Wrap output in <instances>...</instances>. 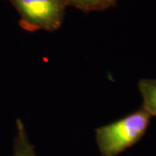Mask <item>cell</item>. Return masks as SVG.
<instances>
[{
  "instance_id": "obj_4",
  "label": "cell",
  "mask_w": 156,
  "mask_h": 156,
  "mask_svg": "<svg viewBox=\"0 0 156 156\" xmlns=\"http://www.w3.org/2000/svg\"><path fill=\"white\" fill-rule=\"evenodd\" d=\"M13 156H37L33 145L27 136L24 125L19 119L17 121V135L14 140Z\"/></svg>"
},
{
  "instance_id": "obj_2",
  "label": "cell",
  "mask_w": 156,
  "mask_h": 156,
  "mask_svg": "<svg viewBox=\"0 0 156 156\" xmlns=\"http://www.w3.org/2000/svg\"><path fill=\"white\" fill-rule=\"evenodd\" d=\"M20 17V26L27 31L52 32L61 27L68 6L63 0H8Z\"/></svg>"
},
{
  "instance_id": "obj_5",
  "label": "cell",
  "mask_w": 156,
  "mask_h": 156,
  "mask_svg": "<svg viewBox=\"0 0 156 156\" xmlns=\"http://www.w3.org/2000/svg\"><path fill=\"white\" fill-rule=\"evenodd\" d=\"M67 6H72L84 12L105 11L116 5L118 0H63Z\"/></svg>"
},
{
  "instance_id": "obj_1",
  "label": "cell",
  "mask_w": 156,
  "mask_h": 156,
  "mask_svg": "<svg viewBox=\"0 0 156 156\" xmlns=\"http://www.w3.org/2000/svg\"><path fill=\"white\" fill-rule=\"evenodd\" d=\"M151 115L142 108L115 122L95 130V140L101 156H116L137 143L145 134Z\"/></svg>"
},
{
  "instance_id": "obj_3",
  "label": "cell",
  "mask_w": 156,
  "mask_h": 156,
  "mask_svg": "<svg viewBox=\"0 0 156 156\" xmlns=\"http://www.w3.org/2000/svg\"><path fill=\"white\" fill-rule=\"evenodd\" d=\"M138 87L142 97V108L151 116H156V80L141 79Z\"/></svg>"
}]
</instances>
